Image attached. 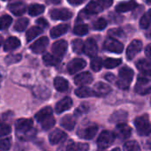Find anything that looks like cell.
I'll return each mask as SVG.
<instances>
[{"label": "cell", "mask_w": 151, "mask_h": 151, "mask_svg": "<svg viewBox=\"0 0 151 151\" xmlns=\"http://www.w3.org/2000/svg\"><path fill=\"white\" fill-rule=\"evenodd\" d=\"M119 81H117L119 88L121 89H127L134 78V71L127 66H124L119 70Z\"/></svg>", "instance_id": "6da1fadb"}, {"label": "cell", "mask_w": 151, "mask_h": 151, "mask_svg": "<svg viewBox=\"0 0 151 151\" xmlns=\"http://www.w3.org/2000/svg\"><path fill=\"white\" fill-rule=\"evenodd\" d=\"M134 125L139 134L146 136L150 134V122L148 115H142L135 119Z\"/></svg>", "instance_id": "7a4b0ae2"}, {"label": "cell", "mask_w": 151, "mask_h": 151, "mask_svg": "<svg viewBox=\"0 0 151 151\" xmlns=\"http://www.w3.org/2000/svg\"><path fill=\"white\" fill-rule=\"evenodd\" d=\"M115 140V134L109 131H104L97 139V144L100 149H107Z\"/></svg>", "instance_id": "3957f363"}, {"label": "cell", "mask_w": 151, "mask_h": 151, "mask_svg": "<svg viewBox=\"0 0 151 151\" xmlns=\"http://www.w3.org/2000/svg\"><path fill=\"white\" fill-rule=\"evenodd\" d=\"M150 80L147 77H139L134 91L139 95H147L150 92Z\"/></svg>", "instance_id": "277c9868"}, {"label": "cell", "mask_w": 151, "mask_h": 151, "mask_svg": "<svg viewBox=\"0 0 151 151\" xmlns=\"http://www.w3.org/2000/svg\"><path fill=\"white\" fill-rule=\"evenodd\" d=\"M104 48L105 50L113 53H121L124 50V45L114 38H108L105 40Z\"/></svg>", "instance_id": "5b68a950"}, {"label": "cell", "mask_w": 151, "mask_h": 151, "mask_svg": "<svg viewBox=\"0 0 151 151\" xmlns=\"http://www.w3.org/2000/svg\"><path fill=\"white\" fill-rule=\"evenodd\" d=\"M73 16V12L66 8H59L53 9L50 11V17L56 20H67L71 19Z\"/></svg>", "instance_id": "8992f818"}, {"label": "cell", "mask_w": 151, "mask_h": 151, "mask_svg": "<svg viewBox=\"0 0 151 151\" xmlns=\"http://www.w3.org/2000/svg\"><path fill=\"white\" fill-rule=\"evenodd\" d=\"M33 129V121L30 119H19L16 122V130L18 134H25Z\"/></svg>", "instance_id": "52a82bcc"}, {"label": "cell", "mask_w": 151, "mask_h": 151, "mask_svg": "<svg viewBox=\"0 0 151 151\" xmlns=\"http://www.w3.org/2000/svg\"><path fill=\"white\" fill-rule=\"evenodd\" d=\"M98 130V127L96 124H91L87 126L86 127L81 129L78 133L81 138L86 139V140H91L95 137Z\"/></svg>", "instance_id": "ba28073f"}, {"label": "cell", "mask_w": 151, "mask_h": 151, "mask_svg": "<svg viewBox=\"0 0 151 151\" xmlns=\"http://www.w3.org/2000/svg\"><path fill=\"white\" fill-rule=\"evenodd\" d=\"M142 49V42L140 40H134L127 50V58L131 60L133 59Z\"/></svg>", "instance_id": "9c48e42d"}, {"label": "cell", "mask_w": 151, "mask_h": 151, "mask_svg": "<svg viewBox=\"0 0 151 151\" xmlns=\"http://www.w3.org/2000/svg\"><path fill=\"white\" fill-rule=\"evenodd\" d=\"M87 63L84 59L81 58H74L69 62L67 65V71L70 74H74L81 70H82L86 66Z\"/></svg>", "instance_id": "30bf717a"}, {"label": "cell", "mask_w": 151, "mask_h": 151, "mask_svg": "<svg viewBox=\"0 0 151 151\" xmlns=\"http://www.w3.org/2000/svg\"><path fill=\"white\" fill-rule=\"evenodd\" d=\"M67 42L65 40H59L55 42L52 44L51 47V51L53 52V54L58 57V58H61L65 55V53L67 50Z\"/></svg>", "instance_id": "8fae6325"}, {"label": "cell", "mask_w": 151, "mask_h": 151, "mask_svg": "<svg viewBox=\"0 0 151 151\" xmlns=\"http://www.w3.org/2000/svg\"><path fill=\"white\" fill-rule=\"evenodd\" d=\"M49 44V40L47 37L45 36H42L41 38H39L37 41H35L33 44H31L30 46V50L34 52V53H36V54H40V53H42L47 46Z\"/></svg>", "instance_id": "7c38bea8"}, {"label": "cell", "mask_w": 151, "mask_h": 151, "mask_svg": "<svg viewBox=\"0 0 151 151\" xmlns=\"http://www.w3.org/2000/svg\"><path fill=\"white\" fill-rule=\"evenodd\" d=\"M115 134L118 138H119L120 140H126L128 137H130L131 134H132V129L129 126H127L125 123H121V124H118V126L116 127L115 129Z\"/></svg>", "instance_id": "4fadbf2b"}, {"label": "cell", "mask_w": 151, "mask_h": 151, "mask_svg": "<svg viewBox=\"0 0 151 151\" xmlns=\"http://www.w3.org/2000/svg\"><path fill=\"white\" fill-rule=\"evenodd\" d=\"M89 146L86 143H75L73 141H68L61 149L62 151H88Z\"/></svg>", "instance_id": "5bb4252c"}, {"label": "cell", "mask_w": 151, "mask_h": 151, "mask_svg": "<svg viewBox=\"0 0 151 151\" xmlns=\"http://www.w3.org/2000/svg\"><path fill=\"white\" fill-rule=\"evenodd\" d=\"M83 51L89 57L96 56L97 51H98V46H97L96 42L93 38H88L84 44Z\"/></svg>", "instance_id": "9a60e30c"}, {"label": "cell", "mask_w": 151, "mask_h": 151, "mask_svg": "<svg viewBox=\"0 0 151 151\" xmlns=\"http://www.w3.org/2000/svg\"><path fill=\"white\" fill-rule=\"evenodd\" d=\"M66 138V134L63 132L62 130L56 129L53 132H51L49 135V141L51 144L57 145L64 142Z\"/></svg>", "instance_id": "2e32d148"}, {"label": "cell", "mask_w": 151, "mask_h": 151, "mask_svg": "<svg viewBox=\"0 0 151 151\" xmlns=\"http://www.w3.org/2000/svg\"><path fill=\"white\" fill-rule=\"evenodd\" d=\"M111 88L108 84L104 83V82H97L94 86L93 92H94V95L97 96H105L111 92Z\"/></svg>", "instance_id": "e0dca14e"}, {"label": "cell", "mask_w": 151, "mask_h": 151, "mask_svg": "<svg viewBox=\"0 0 151 151\" xmlns=\"http://www.w3.org/2000/svg\"><path fill=\"white\" fill-rule=\"evenodd\" d=\"M92 81H93V76L88 72L81 73L74 78V82L78 86H85L87 84H90Z\"/></svg>", "instance_id": "ac0fdd59"}, {"label": "cell", "mask_w": 151, "mask_h": 151, "mask_svg": "<svg viewBox=\"0 0 151 151\" xmlns=\"http://www.w3.org/2000/svg\"><path fill=\"white\" fill-rule=\"evenodd\" d=\"M137 6H138V4L135 0H129V1L122 2V3L119 4L116 6V12H119V13L126 12H129V11L135 9Z\"/></svg>", "instance_id": "d6986e66"}, {"label": "cell", "mask_w": 151, "mask_h": 151, "mask_svg": "<svg viewBox=\"0 0 151 151\" xmlns=\"http://www.w3.org/2000/svg\"><path fill=\"white\" fill-rule=\"evenodd\" d=\"M73 106V101L70 97H65L62 100H60L56 104V112L57 113H62L67 110H69Z\"/></svg>", "instance_id": "ffe728a7"}, {"label": "cell", "mask_w": 151, "mask_h": 151, "mask_svg": "<svg viewBox=\"0 0 151 151\" xmlns=\"http://www.w3.org/2000/svg\"><path fill=\"white\" fill-rule=\"evenodd\" d=\"M19 46H20V41L14 36H11L4 42V51H12L16 50Z\"/></svg>", "instance_id": "44dd1931"}, {"label": "cell", "mask_w": 151, "mask_h": 151, "mask_svg": "<svg viewBox=\"0 0 151 151\" xmlns=\"http://www.w3.org/2000/svg\"><path fill=\"white\" fill-rule=\"evenodd\" d=\"M60 124L65 129H66L68 131H72L75 127L76 119L74 118V116H73V115H66L61 119Z\"/></svg>", "instance_id": "7402d4cb"}, {"label": "cell", "mask_w": 151, "mask_h": 151, "mask_svg": "<svg viewBox=\"0 0 151 151\" xmlns=\"http://www.w3.org/2000/svg\"><path fill=\"white\" fill-rule=\"evenodd\" d=\"M127 119V112L125 111H115L110 118V122L121 124L124 123Z\"/></svg>", "instance_id": "603a6c76"}, {"label": "cell", "mask_w": 151, "mask_h": 151, "mask_svg": "<svg viewBox=\"0 0 151 151\" xmlns=\"http://www.w3.org/2000/svg\"><path fill=\"white\" fill-rule=\"evenodd\" d=\"M68 28L69 25L67 24H60L58 26H56L50 30V36L52 38H58L65 34L68 31Z\"/></svg>", "instance_id": "cb8c5ba5"}, {"label": "cell", "mask_w": 151, "mask_h": 151, "mask_svg": "<svg viewBox=\"0 0 151 151\" xmlns=\"http://www.w3.org/2000/svg\"><path fill=\"white\" fill-rule=\"evenodd\" d=\"M9 10L14 15L20 16V15L25 13V12H26V5H25V4L20 3V2L13 3V4H11L9 5Z\"/></svg>", "instance_id": "d4e9b609"}, {"label": "cell", "mask_w": 151, "mask_h": 151, "mask_svg": "<svg viewBox=\"0 0 151 151\" xmlns=\"http://www.w3.org/2000/svg\"><path fill=\"white\" fill-rule=\"evenodd\" d=\"M104 9L96 1H91L88 4V5L84 9V12H86L88 14H97L101 12Z\"/></svg>", "instance_id": "484cf974"}, {"label": "cell", "mask_w": 151, "mask_h": 151, "mask_svg": "<svg viewBox=\"0 0 151 151\" xmlns=\"http://www.w3.org/2000/svg\"><path fill=\"white\" fill-rule=\"evenodd\" d=\"M54 86L56 89L59 92H65L68 89V81L63 77H57L54 80Z\"/></svg>", "instance_id": "4316f807"}, {"label": "cell", "mask_w": 151, "mask_h": 151, "mask_svg": "<svg viewBox=\"0 0 151 151\" xmlns=\"http://www.w3.org/2000/svg\"><path fill=\"white\" fill-rule=\"evenodd\" d=\"M136 66L137 68L145 75L150 76V61L146 60V59H140L137 63H136Z\"/></svg>", "instance_id": "83f0119b"}, {"label": "cell", "mask_w": 151, "mask_h": 151, "mask_svg": "<svg viewBox=\"0 0 151 151\" xmlns=\"http://www.w3.org/2000/svg\"><path fill=\"white\" fill-rule=\"evenodd\" d=\"M75 94L78 97H81V98H86V97H90L94 96L93 90L90 88H88L85 86H81V88H77L75 90Z\"/></svg>", "instance_id": "f1b7e54d"}, {"label": "cell", "mask_w": 151, "mask_h": 151, "mask_svg": "<svg viewBox=\"0 0 151 151\" xmlns=\"http://www.w3.org/2000/svg\"><path fill=\"white\" fill-rule=\"evenodd\" d=\"M42 33V29L39 27H36V26H34L32 27L27 32V35H26V38H27V42H31L33 39H35L36 36H38L39 35H41Z\"/></svg>", "instance_id": "f546056e"}, {"label": "cell", "mask_w": 151, "mask_h": 151, "mask_svg": "<svg viewBox=\"0 0 151 151\" xmlns=\"http://www.w3.org/2000/svg\"><path fill=\"white\" fill-rule=\"evenodd\" d=\"M52 115V109L50 107H45V108H42L41 111H39L36 114H35V119L37 121L41 122L44 119L50 117Z\"/></svg>", "instance_id": "4dcf8cb0"}, {"label": "cell", "mask_w": 151, "mask_h": 151, "mask_svg": "<svg viewBox=\"0 0 151 151\" xmlns=\"http://www.w3.org/2000/svg\"><path fill=\"white\" fill-rule=\"evenodd\" d=\"M44 10H45L44 5L39 4H33L28 7V13L31 16H37L39 14H42L44 12Z\"/></svg>", "instance_id": "1f68e13d"}, {"label": "cell", "mask_w": 151, "mask_h": 151, "mask_svg": "<svg viewBox=\"0 0 151 151\" xmlns=\"http://www.w3.org/2000/svg\"><path fill=\"white\" fill-rule=\"evenodd\" d=\"M42 60H43V63L46 65H57L59 64L60 62V58L54 56V55H51V54H45L43 57H42Z\"/></svg>", "instance_id": "d6a6232c"}, {"label": "cell", "mask_w": 151, "mask_h": 151, "mask_svg": "<svg viewBox=\"0 0 151 151\" xmlns=\"http://www.w3.org/2000/svg\"><path fill=\"white\" fill-rule=\"evenodd\" d=\"M72 47H73V50L77 53V54H81L83 52L84 50V43L83 41L81 39H75L72 42Z\"/></svg>", "instance_id": "836d02e7"}, {"label": "cell", "mask_w": 151, "mask_h": 151, "mask_svg": "<svg viewBox=\"0 0 151 151\" xmlns=\"http://www.w3.org/2000/svg\"><path fill=\"white\" fill-rule=\"evenodd\" d=\"M28 19H26V18H23V19H19L16 21L15 25H14V29L19 31V32H22L26 29V27L28 26Z\"/></svg>", "instance_id": "e575fe53"}, {"label": "cell", "mask_w": 151, "mask_h": 151, "mask_svg": "<svg viewBox=\"0 0 151 151\" xmlns=\"http://www.w3.org/2000/svg\"><path fill=\"white\" fill-rule=\"evenodd\" d=\"M88 32V27L86 24H80L74 27L73 28V33L76 35H80V36H83L85 35Z\"/></svg>", "instance_id": "d590c367"}, {"label": "cell", "mask_w": 151, "mask_h": 151, "mask_svg": "<svg viewBox=\"0 0 151 151\" xmlns=\"http://www.w3.org/2000/svg\"><path fill=\"white\" fill-rule=\"evenodd\" d=\"M121 64V59L119 58H107L104 62V65L108 69H112L119 66Z\"/></svg>", "instance_id": "8d00e7d4"}, {"label": "cell", "mask_w": 151, "mask_h": 151, "mask_svg": "<svg viewBox=\"0 0 151 151\" xmlns=\"http://www.w3.org/2000/svg\"><path fill=\"white\" fill-rule=\"evenodd\" d=\"M55 119L53 118V116H50L46 119H44L42 121H41V125H42V127L44 129V130H49L54 125H55Z\"/></svg>", "instance_id": "74e56055"}, {"label": "cell", "mask_w": 151, "mask_h": 151, "mask_svg": "<svg viewBox=\"0 0 151 151\" xmlns=\"http://www.w3.org/2000/svg\"><path fill=\"white\" fill-rule=\"evenodd\" d=\"M34 94L35 96L39 97V98H42V99H46L50 96V91L45 88H42V87H40V88H37L36 90L34 91Z\"/></svg>", "instance_id": "f35d334b"}, {"label": "cell", "mask_w": 151, "mask_h": 151, "mask_svg": "<svg viewBox=\"0 0 151 151\" xmlns=\"http://www.w3.org/2000/svg\"><path fill=\"white\" fill-rule=\"evenodd\" d=\"M124 151H141V148L137 142L130 141L124 145Z\"/></svg>", "instance_id": "ab89813d"}, {"label": "cell", "mask_w": 151, "mask_h": 151, "mask_svg": "<svg viewBox=\"0 0 151 151\" xmlns=\"http://www.w3.org/2000/svg\"><path fill=\"white\" fill-rule=\"evenodd\" d=\"M90 65H91V68H92L93 71H95V72H99V71L102 69V66H103L102 58H98V57H95V58L91 60Z\"/></svg>", "instance_id": "60d3db41"}, {"label": "cell", "mask_w": 151, "mask_h": 151, "mask_svg": "<svg viewBox=\"0 0 151 151\" xmlns=\"http://www.w3.org/2000/svg\"><path fill=\"white\" fill-rule=\"evenodd\" d=\"M150 25V11L145 13L140 20V27L143 29L148 28Z\"/></svg>", "instance_id": "b9f144b4"}, {"label": "cell", "mask_w": 151, "mask_h": 151, "mask_svg": "<svg viewBox=\"0 0 151 151\" xmlns=\"http://www.w3.org/2000/svg\"><path fill=\"white\" fill-rule=\"evenodd\" d=\"M12 18L9 15H4L0 18V29H6L12 23Z\"/></svg>", "instance_id": "7bdbcfd3"}, {"label": "cell", "mask_w": 151, "mask_h": 151, "mask_svg": "<svg viewBox=\"0 0 151 151\" xmlns=\"http://www.w3.org/2000/svg\"><path fill=\"white\" fill-rule=\"evenodd\" d=\"M20 60H21L20 54H12V55H8L5 58V63L7 65H12V64L19 62Z\"/></svg>", "instance_id": "ee69618b"}, {"label": "cell", "mask_w": 151, "mask_h": 151, "mask_svg": "<svg viewBox=\"0 0 151 151\" xmlns=\"http://www.w3.org/2000/svg\"><path fill=\"white\" fill-rule=\"evenodd\" d=\"M93 26H94V28H95L96 30L101 31V30H104V29L106 27V26H107V21H106L104 19H103V18H100V19H96V20L94 22Z\"/></svg>", "instance_id": "f6af8a7d"}, {"label": "cell", "mask_w": 151, "mask_h": 151, "mask_svg": "<svg viewBox=\"0 0 151 151\" xmlns=\"http://www.w3.org/2000/svg\"><path fill=\"white\" fill-rule=\"evenodd\" d=\"M12 145V140L10 138H4L0 140V150L2 151H7L10 150Z\"/></svg>", "instance_id": "bcb514c9"}, {"label": "cell", "mask_w": 151, "mask_h": 151, "mask_svg": "<svg viewBox=\"0 0 151 151\" xmlns=\"http://www.w3.org/2000/svg\"><path fill=\"white\" fill-rule=\"evenodd\" d=\"M11 133V127L5 123H0V137L7 135Z\"/></svg>", "instance_id": "7dc6e473"}, {"label": "cell", "mask_w": 151, "mask_h": 151, "mask_svg": "<svg viewBox=\"0 0 151 151\" xmlns=\"http://www.w3.org/2000/svg\"><path fill=\"white\" fill-rule=\"evenodd\" d=\"M103 9H107L109 8L110 6H111L112 3H113V0H97L96 1Z\"/></svg>", "instance_id": "c3c4849f"}, {"label": "cell", "mask_w": 151, "mask_h": 151, "mask_svg": "<svg viewBox=\"0 0 151 151\" xmlns=\"http://www.w3.org/2000/svg\"><path fill=\"white\" fill-rule=\"evenodd\" d=\"M36 23H37V25H38V27H49V23H48V21L45 19H43V18H40V19H38L37 20H36Z\"/></svg>", "instance_id": "681fc988"}, {"label": "cell", "mask_w": 151, "mask_h": 151, "mask_svg": "<svg viewBox=\"0 0 151 151\" xmlns=\"http://www.w3.org/2000/svg\"><path fill=\"white\" fill-rule=\"evenodd\" d=\"M105 79H106L108 81L111 82V83H114V82H115V81H116V77H115L113 74H111V73L106 74V75H105Z\"/></svg>", "instance_id": "f907efd6"}, {"label": "cell", "mask_w": 151, "mask_h": 151, "mask_svg": "<svg viewBox=\"0 0 151 151\" xmlns=\"http://www.w3.org/2000/svg\"><path fill=\"white\" fill-rule=\"evenodd\" d=\"M71 4H73V5H79V4H82V3H84L86 0H67Z\"/></svg>", "instance_id": "816d5d0a"}, {"label": "cell", "mask_w": 151, "mask_h": 151, "mask_svg": "<svg viewBox=\"0 0 151 151\" xmlns=\"http://www.w3.org/2000/svg\"><path fill=\"white\" fill-rule=\"evenodd\" d=\"M150 44H149V45L147 46V48H146V55H147L148 58H150Z\"/></svg>", "instance_id": "f5cc1de1"}, {"label": "cell", "mask_w": 151, "mask_h": 151, "mask_svg": "<svg viewBox=\"0 0 151 151\" xmlns=\"http://www.w3.org/2000/svg\"><path fill=\"white\" fill-rule=\"evenodd\" d=\"M2 43H3V37L2 35H0V46L2 45Z\"/></svg>", "instance_id": "db71d44e"}, {"label": "cell", "mask_w": 151, "mask_h": 151, "mask_svg": "<svg viewBox=\"0 0 151 151\" xmlns=\"http://www.w3.org/2000/svg\"><path fill=\"white\" fill-rule=\"evenodd\" d=\"M111 151H120V150H119V148H117V149H114V150H112Z\"/></svg>", "instance_id": "11a10c76"}, {"label": "cell", "mask_w": 151, "mask_h": 151, "mask_svg": "<svg viewBox=\"0 0 151 151\" xmlns=\"http://www.w3.org/2000/svg\"><path fill=\"white\" fill-rule=\"evenodd\" d=\"M147 3H148V4H150V0H147Z\"/></svg>", "instance_id": "9f6ffc18"}, {"label": "cell", "mask_w": 151, "mask_h": 151, "mask_svg": "<svg viewBox=\"0 0 151 151\" xmlns=\"http://www.w3.org/2000/svg\"><path fill=\"white\" fill-rule=\"evenodd\" d=\"M4 1H7V0H4Z\"/></svg>", "instance_id": "6f0895ef"}]
</instances>
